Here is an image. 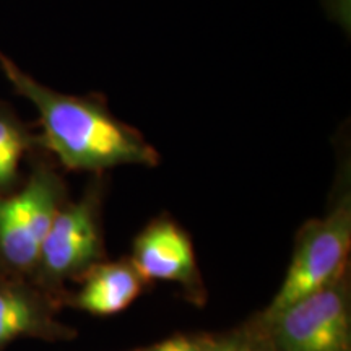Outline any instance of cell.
Instances as JSON below:
<instances>
[{"mask_svg": "<svg viewBox=\"0 0 351 351\" xmlns=\"http://www.w3.org/2000/svg\"><path fill=\"white\" fill-rule=\"evenodd\" d=\"M137 351H140V350H137Z\"/></svg>", "mask_w": 351, "mask_h": 351, "instance_id": "12", "label": "cell"}, {"mask_svg": "<svg viewBox=\"0 0 351 351\" xmlns=\"http://www.w3.org/2000/svg\"><path fill=\"white\" fill-rule=\"evenodd\" d=\"M80 280L82 287L70 302L91 315L122 313L147 287V280L129 261L99 262Z\"/></svg>", "mask_w": 351, "mask_h": 351, "instance_id": "8", "label": "cell"}, {"mask_svg": "<svg viewBox=\"0 0 351 351\" xmlns=\"http://www.w3.org/2000/svg\"><path fill=\"white\" fill-rule=\"evenodd\" d=\"M57 298L29 278L0 274V351L23 339L72 340L75 332L56 319Z\"/></svg>", "mask_w": 351, "mask_h": 351, "instance_id": "7", "label": "cell"}, {"mask_svg": "<svg viewBox=\"0 0 351 351\" xmlns=\"http://www.w3.org/2000/svg\"><path fill=\"white\" fill-rule=\"evenodd\" d=\"M351 247L350 191H341L328 213L301 228L291 263L278 293L262 315H271L324 288L346 269Z\"/></svg>", "mask_w": 351, "mask_h": 351, "instance_id": "4", "label": "cell"}, {"mask_svg": "<svg viewBox=\"0 0 351 351\" xmlns=\"http://www.w3.org/2000/svg\"><path fill=\"white\" fill-rule=\"evenodd\" d=\"M140 351H204L200 337L176 335Z\"/></svg>", "mask_w": 351, "mask_h": 351, "instance_id": "11", "label": "cell"}, {"mask_svg": "<svg viewBox=\"0 0 351 351\" xmlns=\"http://www.w3.org/2000/svg\"><path fill=\"white\" fill-rule=\"evenodd\" d=\"M134 263L145 280H166L182 285L192 300L204 301V283L197 267L191 236L174 219H153L134 241Z\"/></svg>", "mask_w": 351, "mask_h": 351, "instance_id": "6", "label": "cell"}, {"mask_svg": "<svg viewBox=\"0 0 351 351\" xmlns=\"http://www.w3.org/2000/svg\"><path fill=\"white\" fill-rule=\"evenodd\" d=\"M36 147L38 135L32 134L12 106L0 101V195L20 186L21 163Z\"/></svg>", "mask_w": 351, "mask_h": 351, "instance_id": "9", "label": "cell"}, {"mask_svg": "<svg viewBox=\"0 0 351 351\" xmlns=\"http://www.w3.org/2000/svg\"><path fill=\"white\" fill-rule=\"evenodd\" d=\"M204 351H276L262 320L226 335H200Z\"/></svg>", "mask_w": 351, "mask_h": 351, "instance_id": "10", "label": "cell"}, {"mask_svg": "<svg viewBox=\"0 0 351 351\" xmlns=\"http://www.w3.org/2000/svg\"><path fill=\"white\" fill-rule=\"evenodd\" d=\"M101 195L98 181L88 187L80 200L67 202L44 239L32 282L54 298L65 282L80 280L91 267L104 261Z\"/></svg>", "mask_w": 351, "mask_h": 351, "instance_id": "3", "label": "cell"}, {"mask_svg": "<svg viewBox=\"0 0 351 351\" xmlns=\"http://www.w3.org/2000/svg\"><path fill=\"white\" fill-rule=\"evenodd\" d=\"M261 320L276 351H351L346 269L324 288Z\"/></svg>", "mask_w": 351, "mask_h": 351, "instance_id": "5", "label": "cell"}, {"mask_svg": "<svg viewBox=\"0 0 351 351\" xmlns=\"http://www.w3.org/2000/svg\"><path fill=\"white\" fill-rule=\"evenodd\" d=\"M0 69L15 93L32 101L39 114V147L69 171H103L122 165L156 166L160 153L140 132L117 119L98 93H57L34 80L0 52Z\"/></svg>", "mask_w": 351, "mask_h": 351, "instance_id": "1", "label": "cell"}, {"mask_svg": "<svg viewBox=\"0 0 351 351\" xmlns=\"http://www.w3.org/2000/svg\"><path fill=\"white\" fill-rule=\"evenodd\" d=\"M67 204V187L46 161L15 191L0 195V270L3 275L29 278L52 221Z\"/></svg>", "mask_w": 351, "mask_h": 351, "instance_id": "2", "label": "cell"}]
</instances>
